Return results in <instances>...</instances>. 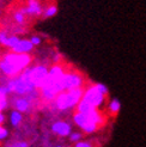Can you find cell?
Instances as JSON below:
<instances>
[{
	"mask_svg": "<svg viewBox=\"0 0 146 147\" xmlns=\"http://www.w3.org/2000/svg\"><path fill=\"white\" fill-rule=\"evenodd\" d=\"M31 63V56L29 54L11 53L5 54L0 59V72L9 78H13L23 72Z\"/></svg>",
	"mask_w": 146,
	"mask_h": 147,
	"instance_id": "cell-1",
	"label": "cell"
},
{
	"mask_svg": "<svg viewBox=\"0 0 146 147\" xmlns=\"http://www.w3.org/2000/svg\"><path fill=\"white\" fill-rule=\"evenodd\" d=\"M19 74L37 90V89H41V86L45 83V80L48 76V68L43 65H37V66H34V67H29L28 66Z\"/></svg>",
	"mask_w": 146,
	"mask_h": 147,
	"instance_id": "cell-2",
	"label": "cell"
},
{
	"mask_svg": "<svg viewBox=\"0 0 146 147\" xmlns=\"http://www.w3.org/2000/svg\"><path fill=\"white\" fill-rule=\"evenodd\" d=\"M82 99H84L85 102H87L91 107H93L95 109H99L105 100V96L103 93H101L96 86H90L83 92V97Z\"/></svg>",
	"mask_w": 146,
	"mask_h": 147,
	"instance_id": "cell-3",
	"label": "cell"
},
{
	"mask_svg": "<svg viewBox=\"0 0 146 147\" xmlns=\"http://www.w3.org/2000/svg\"><path fill=\"white\" fill-rule=\"evenodd\" d=\"M84 79L78 73H65V91L83 87Z\"/></svg>",
	"mask_w": 146,
	"mask_h": 147,
	"instance_id": "cell-4",
	"label": "cell"
},
{
	"mask_svg": "<svg viewBox=\"0 0 146 147\" xmlns=\"http://www.w3.org/2000/svg\"><path fill=\"white\" fill-rule=\"evenodd\" d=\"M83 87H77V89H72V90H66L65 91V96H66V102H67V107L68 109H72L77 107L79 100L83 97Z\"/></svg>",
	"mask_w": 146,
	"mask_h": 147,
	"instance_id": "cell-5",
	"label": "cell"
},
{
	"mask_svg": "<svg viewBox=\"0 0 146 147\" xmlns=\"http://www.w3.org/2000/svg\"><path fill=\"white\" fill-rule=\"evenodd\" d=\"M53 133H55L59 136H68L71 134V126L67 122L64 121H57L52 126Z\"/></svg>",
	"mask_w": 146,
	"mask_h": 147,
	"instance_id": "cell-6",
	"label": "cell"
},
{
	"mask_svg": "<svg viewBox=\"0 0 146 147\" xmlns=\"http://www.w3.org/2000/svg\"><path fill=\"white\" fill-rule=\"evenodd\" d=\"M34 46L30 42V40H19L18 43L13 48H11V51L19 54H29L32 50Z\"/></svg>",
	"mask_w": 146,
	"mask_h": 147,
	"instance_id": "cell-7",
	"label": "cell"
},
{
	"mask_svg": "<svg viewBox=\"0 0 146 147\" xmlns=\"http://www.w3.org/2000/svg\"><path fill=\"white\" fill-rule=\"evenodd\" d=\"M22 10H23V12L25 14H28V16H34V17H37L42 13V7L37 0H29L28 6Z\"/></svg>",
	"mask_w": 146,
	"mask_h": 147,
	"instance_id": "cell-8",
	"label": "cell"
},
{
	"mask_svg": "<svg viewBox=\"0 0 146 147\" xmlns=\"http://www.w3.org/2000/svg\"><path fill=\"white\" fill-rule=\"evenodd\" d=\"M29 108H30V100L28 98L23 97V98H18L14 100V109H16L17 111L25 113L29 110Z\"/></svg>",
	"mask_w": 146,
	"mask_h": 147,
	"instance_id": "cell-9",
	"label": "cell"
},
{
	"mask_svg": "<svg viewBox=\"0 0 146 147\" xmlns=\"http://www.w3.org/2000/svg\"><path fill=\"white\" fill-rule=\"evenodd\" d=\"M73 120H74V123L77 124V126L80 127L82 129H84L87 126V124L91 122L89 119H87L86 115H84L82 113H78V111L74 114V116H73Z\"/></svg>",
	"mask_w": 146,
	"mask_h": 147,
	"instance_id": "cell-10",
	"label": "cell"
},
{
	"mask_svg": "<svg viewBox=\"0 0 146 147\" xmlns=\"http://www.w3.org/2000/svg\"><path fill=\"white\" fill-rule=\"evenodd\" d=\"M22 120H23V116H22V113L17 111V110H13V111L11 113L10 115V122L13 127H17L18 124L22 122Z\"/></svg>",
	"mask_w": 146,
	"mask_h": 147,
	"instance_id": "cell-11",
	"label": "cell"
},
{
	"mask_svg": "<svg viewBox=\"0 0 146 147\" xmlns=\"http://www.w3.org/2000/svg\"><path fill=\"white\" fill-rule=\"evenodd\" d=\"M19 40H20V38L17 37V36H7L6 40H5L4 43H3V46L6 47V48H9V49H11V48H13L14 46L17 45Z\"/></svg>",
	"mask_w": 146,
	"mask_h": 147,
	"instance_id": "cell-12",
	"label": "cell"
},
{
	"mask_svg": "<svg viewBox=\"0 0 146 147\" xmlns=\"http://www.w3.org/2000/svg\"><path fill=\"white\" fill-rule=\"evenodd\" d=\"M120 107H121V104H120V102L118 100V99H112V102L109 103V105H108V108H109V111H110L113 115H115V114H118L119 111H120Z\"/></svg>",
	"mask_w": 146,
	"mask_h": 147,
	"instance_id": "cell-13",
	"label": "cell"
},
{
	"mask_svg": "<svg viewBox=\"0 0 146 147\" xmlns=\"http://www.w3.org/2000/svg\"><path fill=\"white\" fill-rule=\"evenodd\" d=\"M14 20H16L18 24H23L25 22V13L23 12V10L17 11L16 13H14Z\"/></svg>",
	"mask_w": 146,
	"mask_h": 147,
	"instance_id": "cell-14",
	"label": "cell"
},
{
	"mask_svg": "<svg viewBox=\"0 0 146 147\" xmlns=\"http://www.w3.org/2000/svg\"><path fill=\"white\" fill-rule=\"evenodd\" d=\"M56 12H57V9H56V6H49L48 9L45 11V17L46 18H49V17H53V16H55L56 14Z\"/></svg>",
	"mask_w": 146,
	"mask_h": 147,
	"instance_id": "cell-15",
	"label": "cell"
},
{
	"mask_svg": "<svg viewBox=\"0 0 146 147\" xmlns=\"http://www.w3.org/2000/svg\"><path fill=\"white\" fill-rule=\"evenodd\" d=\"M95 86H96V87H97V90H98L101 93H103L104 96H107V94H108V89H107V86H105V85L98 83V84H96Z\"/></svg>",
	"mask_w": 146,
	"mask_h": 147,
	"instance_id": "cell-16",
	"label": "cell"
},
{
	"mask_svg": "<svg viewBox=\"0 0 146 147\" xmlns=\"http://www.w3.org/2000/svg\"><path fill=\"white\" fill-rule=\"evenodd\" d=\"M80 139H82V134L80 133H72L70 136V140L72 142H78V141H80Z\"/></svg>",
	"mask_w": 146,
	"mask_h": 147,
	"instance_id": "cell-17",
	"label": "cell"
},
{
	"mask_svg": "<svg viewBox=\"0 0 146 147\" xmlns=\"http://www.w3.org/2000/svg\"><path fill=\"white\" fill-rule=\"evenodd\" d=\"M7 136H9V130L0 126V141L4 140V139H6Z\"/></svg>",
	"mask_w": 146,
	"mask_h": 147,
	"instance_id": "cell-18",
	"label": "cell"
},
{
	"mask_svg": "<svg viewBox=\"0 0 146 147\" xmlns=\"http://www.w3.org/2000/svg\"><path fill=\"white\" fill-rule=\"evenodd\" d=\"M7 147H29V146H28V144L25 141H17V142L10 144Z\"/></svg>",
	"mask_w": 146,
	"mask_h": 147,
	"instance_id": "cell-19",
	"label": "cell"
},
{
	"mask_svg": "<svg viewBox=\"0 0 146 147\" xmlns=\"http://www.w3.org/2000/svg\"><path fill=\"white\" fill-rule=\"evenodd\" d=\"M30 42L32 43V46H34V47H35V46H39L40 43H41V38L37 37V36H34V37L30 38Z\"/></svg>",
	"mask_w": 146,
	"mask_h": 147,
	"instance_id": "cell-20",
	"label": "cell"
},
{
	"mask_svg": "<svg viewBox=\"0 0 146 147\" xmlns=\"http://www.w3.org/2000/svg\"><path fill=\"white\" fill-rule=\"evenodd\" d=\"M74 147H91V144H89V142H83V141H78Z\"/></svg>",
	"mask_w": 146,
	"mask_h": 147,
	"instance_id": "cell-21",
	"label": "cell"
},
{
	"mask_svg": "<svg viewBox=\"0 0 146 147\" xmlns=\"http://www.w3.org/2000/svg\"><path fill=\"white\" fill-rule=\"evenodd\" d=\"M55 147H62V146H55Z\"/></svg>",
	"mask_w": 146,
	"mask_h": 147,
	"instance_id": "cell-22",
	"label": "cell"
},
{
	"mask_svg": "<svg viewBox=\"0 0 146 147\" xmlns=\"http://www.w3.org/2000/svg\"><path fill=\"white\" fill-rule=\"evenodd\" d=\"M91 147H92V146H91Z\"/></svg>",
	"mask_w": 146,
	"mask_h": 147,
	"instance_id": "cell-23",
	"label": "cell"
}]
</instances>
